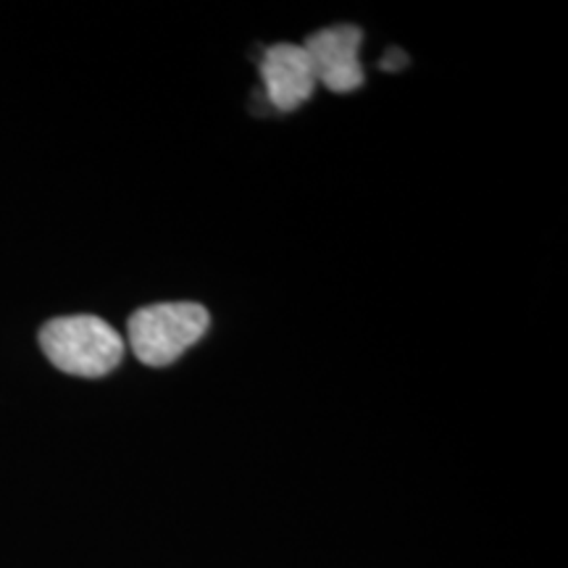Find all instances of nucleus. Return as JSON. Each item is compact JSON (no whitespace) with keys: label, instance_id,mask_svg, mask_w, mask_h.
Instances as JSON below:
<instances>
[{"label":"nucleus","instance_id":"7ed1b4c3","mask_svg":"<svg viewBox=\"0 0 568 568\" xmlns=\"http://www.w3.org/2000/svg\"><path fill=\"white\" fill-rule=\"evenodd\" d=\"M361 42H364V32L347 24L311 34L303 51L308 55L316 84H324L326 90L337 92V95L358 90L366 82L364 67L358 61Z\"/></svg>","mask_w":568,"mask_h":568},{"label":"nucleus","instance_id":"39448f33","mask_svg":"<svg viewBox=\"0 0 568 568\" xmlns=\"http://www.w3.org/2000/svg\"><path fill=\"white\" fill-rule=\"evenodd\" d=\"M408 63V59L406 55H403L400 51H393L387 55L385 61H382V69H389V71H395V69H403Z\"/></svg>","mask_w":568,"mask_h":568},{"label":"nucleus","instance_id":"f03ea898","mask_svg":"<svg viewBox=\"0 0 568 568\" xmlns=\"http://www.w3.org/2000/svg\"><path fill=\"white\" fill-rule=\"evenodd\" d=\"M209 324L211 316L201 303H155L134 311L126 335L138 361L163 368L180 361L209 332Z\"/></svg>","mask_w":568,"mask_h":568},{"label":"nucleus","instance_id":"f257e3e1","mask_svg":"<svg viewBox=\"0 0 568 568\" xmlns=\"http://www.w3.org/2000/svg\"><path fill=\"white\" fill-rule=\"evenodd\" d=\"M45 358L63 374L98 379L111 374L124 358V339L103 318L80 314L61 316L40 329Z\"/></svg>","mask_w":568,"mask_h":568},{"label":"nucleus","instance_id":"20e7f679","mask_svg":"<svg viewBox=\"0 0 568 568\" xmlns=\"http://www.w3.org/2000/svg\"><path fill=\"white\" fill-rule=\"evenodd\" d=\"M261 80H264L268 103L284 113L308 103L316 90L308 55L303 45H293V42L266 48L264 61H261Z\"/></svg>","mask_w":568,"mask_h":568}]
</instances>
